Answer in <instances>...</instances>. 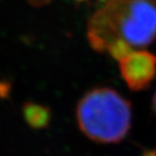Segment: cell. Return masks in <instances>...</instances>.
Returning <instances> with one entry per match:
<instances>
[{
	"label": "cell",
	"instance_id": "1",
	"mask_svg": "<svg viewBox=\"0 0 156 156\" xmlns=\"http://www.w3.org/2000/svg\"><path fill=\"white\" fill-rule=\"evenodd\" d=\"M81 131L101 144L119 143L131 127V103L114 89L90 90L79 101L76 110Z\"/></svg>",
	"mask_w": 156,
	"mask_h": 156
},
{
	"label": "cell",
	"instance_id": "2",
	"mask_svg": "<svg viewBox=\"0 0 156 156\" xmlns=\"http://www.w3.org/2000/svg\"><path fill=\"white\" fill-rule=\"evenodd\" d=\"M99 12L116 41L142 48L156 38V0H108Z\"/></svg>",
	"mask_w": 156,
	"mask_h": 156
},
{
	"label": "cell",
	"instance_id": "3",
	"mask_svg": "<svg viewBox=\"0 0 156 156\" xmlns=\"http://www.w3.org/2000/svg\"><path fill=\"white\" fill-rule=\"evenodd\" d=\"M119 69L129 89L143 91L156 78V55L144 49L133 51L119 62Z\"/></svg>",
	"mask_w": 156,
	"mask_h": 156
},
{
	"label": "cell",
	"instance_id": "4",
	"mask_svg": "<svg viewBox=\"0 0 156 156\" xmlns=\"http://www.w3.org/2000/svg\"><path fill=\"white\" fill-rule=\"evenodd\" d=\"M22 114L29 127L36 130L46 128L51 120V109L32 102H26L23 104Z\"/></svg>",
	"mask_w": 156,
	"mask_h": 156
},
{
	"label": "cell",
	"instance_id": "5",
	"mask_svg": "<svg viewBox=\"0 0 156 156\" xmlns=\"http://www.w3.org/2000/svg\"><path fill=\"white\" fill-rule=\"evenodd\" d=\"M132 46L128 44L127 41H125L124 39H117L113 44L109 46L107 49V52L114 59L120 62L122 58H124L125 56H127L129 54H131L133 51Z\"/></svg>",
	"mask_w": 156,
	"mask_h": 156
},
{
	"label": "cell",
	"instance_id": "6",
	"mask_svg": "<svg viewBox=\"0 0 156 156\" xmlns=\"http://www.w3.org/2000/svg\"><path fill=\"white\" fill-rule=\"evenodd\" d=\"M11 86L8 82L2 81L0 82V98H6L9 94Z\"/></svg>",
	"mask_w": 156,
	"mask_h": 156
},
{
	"label": "cell",
	"instance_id": "7",
	"mask_svg": "<svg viewBox=\"0 0 156 156\" xmlns=\"http://www.w3.org/2000/svg\"><path fill=\"white\" fill-rule=\"evenodd\" d=\"M29 4L32 6H35V7H41V6H44L45 4H48L51 1V0H26Z\"/></svg>",
	"mask_w": 156,
	"mask_h": 156
},
{
	"label": "cell",
	"instance_id": "8",
	"mask_svg": "<svg viewBox=\"0 0 156 156\" xmlns=\"http://www.w3.org/2000/svg\"><path fill=\"white\" fill-rule=\"evenodd\" d=\"M142 156H156V148L152 150H146L143 152Z\"/></svg>",
	"mask_w": 156,
	"mask_h": 156
},
{
	"label": "cell",
	"instance_id": "9",
	"mask_svg": "<svg viewBox=\"0 0 156 156\" xmlns=\"http://www.w3.org/2000/svg\"><path fill=\"white\" fill-rule=\"evenodd\" d=\"M152 109H153L154 113L156 114V92L153 96V99H152Z\"/></svg>",
	"mask_w": 156,
	"mask_h": 156
},
{
	"label": "cell",
	"instance_id": "10",
	"mask_svg": "<svg viewBox=\"0 0 156 156\" xmlns=\"http://www.w3.org/2000/svg\"><path fill=\"white\" fill-rule=\"evenodd\" d=\"M76 2H78V3H81V2H85V1H87V0H75Z\"/></svg>",
	"mask_w": 156,
	"mask_h": 156
}]
</instances>
